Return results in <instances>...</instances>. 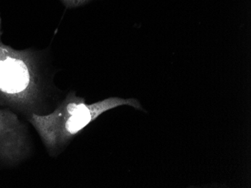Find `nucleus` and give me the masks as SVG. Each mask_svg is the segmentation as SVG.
<instances>
[{
  "mask_svg": "<svg viewBox=\"0 0 251 188\" xmlns=\"http://www.w3.org/2000/svg\"><path fill=\"white\" fill-rule=\"evenodd\" d=\"M29 76L25 63L8 58L0 61V89L7 93H18L29 84Z\"/></svg>",
  "mask_w": 251,
  "mask_h": 188,
  "instance_id": "1",
  "label": "nucleus"
}]
</instances>
